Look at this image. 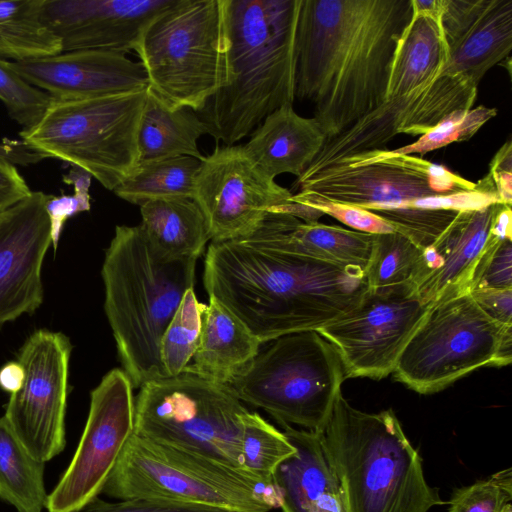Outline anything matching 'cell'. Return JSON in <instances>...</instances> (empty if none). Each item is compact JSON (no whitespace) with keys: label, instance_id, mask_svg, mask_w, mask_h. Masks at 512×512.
Instances as JSON below:
<instances>
[{"label":"cell","instance_id":"6da1fadb","mask_svg":"<svg viewBox=\"0 0 512 512\" xmlns=\"http://www.w3.org/2000/svg\"><path fill=\"white\" fill-rule=\"evenodd\" d=\"M412 0H300L295 98L314 106L327 140L387 99Z\"/></svg>","mask_w":512,"mask_h":512},{"label":"cell","instance_id":"7a4b0ae2","mask_svg":"<svg viewBox=\"0 0 512 512\" xmlns=\"http://www.w3.org/2000/svg\"><path fill=\"white\" fill-rule=\"evenodd\" d=\"M203 283L261 343L317 331L354 309L368 289L360 268L290 251L264 221L247 237L209 245Z\"/></svg>","mask_w":512,"mask_h":512},{"label":"cell","instance_id":"3957f363","mask_svg":"<svg viewBox=\"0 0 512 512\" xmlns=\"http://www.w3.org/2000/svg\"><path fill=\"white\" fill-rule=\"evenodd\" d=\"M300 0H227L231 82L196 112L225 146L295 99Z\"/></svg>","mask_w":512,"mask_h":512},{"label":"cell","instance_id":"277c9868","mask_svg":"<svg viewBox=\"0 0 512 512\" xmlns=\"http://www.w3.org/2000/svg\"><path fill=\"white\" fill-rule=\"evenodd\" d=\"M195 269L196 260L159 258L139 225L116 226L101 270L104 310L134 388L167 378L161 338L185 292L194 287Z\"/></svg>","mask_w":512,"mask_h":512},{"label":"cell","instance_id":"5b68a950","mask_svg":"<svg viewBox=\"0 0 512 512\" xmlns=\"http://www.w3.org/2000/svg\"><path fill=\"white\" fill-rule=\"evenodd\" d=\"M322 436L347 512H428L445 504L392 409L364 412L341 392Z\"/></svg>","mask_w":512,"mask_h":512},{"label":"cell","instance_id":"8992f818","mask_svg":"<svg viewBox=\"0 0 512 512\" xmlns=\"http://www.w3.org/2000/svg\"><path fill=\"white\" fill-rule=\"evenodd\" d=\"M227 0H175L143 29L134 51L148 89L171 108L199 112L231 82Z\"/></svg>","mask_w":512,"mask_h":512},{"label":"cell","instance_id":"52a82bcc","mask_svg":"<svg viewBox=\"0 0 512 512\" xmlns=\"http://www.w3.org/2000/svg\"><path fill=\"white\" fill-rule=\"evenodd\" d=\"M102 493L118 500L160 499L232 512H270L279 507L275 485L248 471L135 433Z\"/></svg>","mask_w":512,"mask_h":512},{"label":"cell","instance_id":"ba28073f","mask_svg":"<svg viewBox=\"0 0 512 512\" xmlns=\"http://www.w3.org/2000/svg\"><path fill=\"white\" fill-rule=\"evenodd\" d=\"M345 379L337 350L309 330L270 341L229 386L281 426L322 432Z\"/></svg>","mask_w":512,"mask_h":512},{"label":"cell","instance_id":"9c48e42d","mask_svg":"<svg viewBox=\"0 0 512 512\" xmlns=\"http://www.w3.org/2000/svg\"><path fill=\"white\" fill-rule=\"evenodd\" d=\"M147 89L82 100L53 99L19 135L43 158L87 171L113 191L138 164L137 133Z\"/></svg>","mask_w":512,"mask_h":512},{"label":"cell","instance_id":"30bf717a","mask_svg":"<svg viewBox=\"0 0 512 512\" xmlns=\"http://www.w3.org/2000/svg\"><path fill=\"white\" fill-rule=\"evenodd\" d=\"M140 388L136 435L245 470L241 436L248 410L231 386L182 372Z\"/></svg>","mask_w":512,"mask_h":512},{"label":"cell","instance_id":"8fae6325","mask_svg":"<svg viewBox=\"0 0 512 512\" xmlns=\"http://www.w3.org/2000/svg\"><path fill=\"white\" fill-rule=\"evenodd\" d=\"M512 360V325L490 318L470 293L431 303L394 368L420 394L439 392L474 370Z\"/></svg>","mask_w":512,"mask_h":512},{"label":"cell","instance_id":"7c38bea8","mask_svg":"<svg viewBox=\"0 0 512 512\" xmlns=\"http://www.w3.org/2000/svg\"><path fill=\"white\" fill-rule=\"evenodd\" d=\"M298 191L372 212L411 208L421 198L472 190L476 183L414 155L375 149L297 178Z\"/></svg>","mask_w":512,"mask_h":512},{"label":"cell","instance_id":"4fadbf2b","mask_svg":"<svg viewBox=\"0 0 512 512\" xmlns=\"http://www.w3.org/2000/svg\"><path fill=\"white\" fill-rule=\"evenodd\" d=\"M430 305L412 283L368 287L354 309L317 332L337 350L345 378L379 380L394 371L400 353Z\"/></svg>","mask_w":512,"mask_h":512},{"label":"cell","instance_id":"5bb4252c","mask_svg":"<svg viewBox=\"0 0 512 512\" xmlns=\"http://www.w3.org/2000/svg\"><path fill=\"white\" fill-rule=\"evenodd\" d=\"M133 388L127 373L115 368L92 390L82 436L68 467L48 494V512H79L102 493L134 434Z\"/></svg>","mask_w":512,"mask_h":512},{"label":"cell","instance_id":"9a60e30c","mask_svg":"<svg viewBox=\"0 0 512 512\" xmlns=\"http://www.w3.org/2000/svg\"><path fill=\"white\" fill-rule=\"evenodd\" d=\"M72 345L60 332L38 330L24 343L18 362L21 388L12 393L4 418L26 450L48 462L66 447L65 415Z\"/></svg>","mask_w":512,"mask_h":512},{"label":"cell","instance_id":"2e32d148","mask_svg":"<svg viewBox=\"0 0 512 512\" xmlns=\"http://www.w3.org/2000/svg\"><path fill=\"white\" fill-rule=\"evenodd\" d=\"M292 195L256 166L243 145H217L201 161L192 199L204 214L212 242H224L254 233Z\"/></svg>","mask_w":512,"mask_h":512},{"label":"cell","instance_id":"e0dca14e","mask_svg":"<svg viewBox=\"0 0 512 512\" xmlns=\"http://www.w3.org/2000/svg\"><path fill=\"white\" fill-rule=\"evenodd\" d=\"M478 85L461 74L442 72L431 83L387 98L324 146L303 173L327 167L347 156L384 149L397 134L421 136L446 116L473 108Z\"/></svg>","mask_w":512,"mask_h":512},{"label":"cell","instance_id":"ac0fdd59","mask_svg":"<svg viewBox=\"0 0 512 512\" xmlns=\"http://www.w3.org/2000/svg\"><path fill=\"white\" fill-rule=\"evenodd\" d=\"M47 194L36 191L0 212V325L43 301L41 269L52 244Z\"/></svg>","mask_w":512,"mask_h":512},{"label":"cell","instance_id":"d6986e66","mask_svg":"<svg viewBox=\"0 0 512 512\" xmlns=\"http://www.w3.org/2000/svg\"><path fill=\"white\" fill-rule=\"evenodd\" d=\"M175 0H44L43 16L62 52L134 50L146 25Z\"/></svg>","mask_w":512,"mask_h":512},{"label":"cell","instance_id":"ffe728a7","mask_svg":"<svg viewBox=\"0 0 512 512\" xmlns=\"http://www.w3.org/2000/svg\"><path fill=\"white\" fill-rule=\"evenodd\" d=\"M8 66L30 85L56 100H82L138 92L148 88L140 62L123 53L78 50Z\"/></svg>","mask_w":512,"mask_h":512},{"label":"cell","instance_id":"44dd1931","mask_svg":"<svg viewBox=\"0 0 512 512\" xmlns=\"http://www.w3.org/2000/svg\"><path fill=\"white\" fill-rule=\"evenodd\" d=\"M440 25L449 49L445 73L478 85L489 69L509 58L512 0H443Z\"/></svg>","mask_w":512,"mask_h":512},{"label":"cell","instance_id":"7402d4cb","mask_svg":"<svg viewBox=\"0 0 512 512\" xmlns=\"http://www.w3.org/2000/svg\"><path fill=\"white\" fill-rule=\"evenodd\" d=\"M498 205L459 212L436 242L423 250L415 287L424 302L470 293L475 269L494 238L491 227Z\"/></svg>","mask_w":512,"mask_h":512},{"label":"cell","instance_id":"603a6c76","mask_svg":"<svg viewBox=\"0 0 512 512\" xmlns=\"http://www.w3.org/2000/svg\"><path fill=\"white\" fill-rule=\"evenodd\" d=\"M296 452L280 464L274 485L283 512H347L344 492L322 432L283 425Z\"/></svg>","mask_w":512,"mask_h":512},{"label":"cell","instance_id":"cb8c5ba5","mask_svg":"<svg viewBox=\"0 0 512 512\" xmlns=\"http://www.w3.org/2000/svg\"><path fill=\"white\" fill-rule=\"evenodd\" d=\"M326 141L315 118L302 117L293 104H285L253 130L243 148L256 166L275 180L283 173L300 177Z\"/></svg>","mask_w":512,"mask_h":512},{"label":"cell","instance_id":"d4e9b609","mask_svg":"<svg viewBox=\"0 0 512 512\" xmlns=\"http://www.w3.org/2000/svg\"><path fill=\"white\" fill-rule=\"evenodd\" d=\"M260 340L214 296H209L199 347L183 372L230 385L257 356Z\"/></svg>","mask_w":512,"mask_h":512},{"label":"cell","instance_id":"484cf974","mask_svg":"<svg viewBox=\"0 0 512 512\" xmlns=\"http://www.w3.org/2000/svg\"><path fill=\"white\" fill-rule=\"evenodd\" d=\"M264 223L273 238L290 251L365 271L374 234L319 222L305 223L282 212L269 213Z\"/></svg>","mask_w":512,"mask_h":512},{"label":"cell","instance_id":"4316f807","mask_svg":"<svg viewBox=\"0 0 512 512\" xmlns=\"http://www.w3.org/2000/svg\"><path fill=\"white\" fill-rule=\"evenodd\" d=\"M140 212L145 238L165 261H197L211 240L204 214L193 199L150 200L140 206Z\"/></svg>","mask_w":512,"mask_h":512},{"label":"cell","instance_id":"83f0119b","mask_svg":"<svg viewBox=\"0 0 512 512\" xmlns=\"http://www.w3.org/2000/svg\"><path fill=\"white\" fill-rule=\"evenodd\" d=\"M448 60L449 49L440 19L413 9L393 56L387 98L431 83L443 72Z\"/></svg>","mask_w":512,"mask_h":512},{"label":"cell","instance_id":"f1b7e54d","mask_svg":"<svg viewBox=\"0 0 512 512\" xmlns=\"http://www.w3.org/2000/svg\"><path fill=\"white\" fill-rule=\"evenodd\" d=\"M206 124L189 108H171L147 88L138 133V163L179 156L203 160L198 140Z\"/></svg>","mask_w":512,"mask_h":512},{"label":"cell","instance_id":"f546056e","mask_svg":"<svg viewBox=\"0 0 512 512\" xmlns=\"http://www.w3.org/2000/svg\"><path fill=\"white\" fill-rule=\"evenodd\" d=\"M44 0H0V59L18 62L62 52L43 16Z\"/></svg>","mask_w":512,"mask_h":512},{"label":"cell","instance_id":"4dcf8cb0","mask_svg":"<svg viewBox=\"0 0 512 512\" xmlns=\"http://www.w3.org/2000/svg\"><path fill=\"white\" fill-rule=\"evenodd\" d=\"M45 463L34 458L0 417V499L17 512H43Z\"/></svg>","mask_w":512,"mask_h":512},{"label":"cell","instance_id":"1f68e13d","mask_svg":"<svg viewBox=\"0 0 512 512\" xmlns=\"http://www.w3.org/2000/svg\"><path fill=\"white\" fill-rule=\"evenodd\" d=\"M200 164L201 160L190 156L140 162L113 192L139 206L161 198L192 199Z\"/></svg>","mask_w":512,"mask_h":512},{"label":"cell","instance_id":"d6a6232c","mask_svg":"<svg viewBox=\"0 0 512 512\" xmlns=\"http://www.w3.org/2000/svg\"><path fill=\"white\" fill-rule=\"evenodd\" d=\"M423 250L394 231L374 234L364 274L369 288H385L415 282L420 274Z\"/></svg>","mask_w":512,"mask_h":512},{"label":"cell","instance_id":"836d02e7","mask_svg":"<svg viewBox=\"0 0 512 512\" xmlns=\"http://www.w3.org/2000/svg\"><path fill=\"white\" fill-rule=\"evenodd\" d=\"M296 448L284 434L258 413L247 411L242 418L241 458L243 468L268 485L274 474Z\"/></svg>","mask_w":512,"mask_h":512},{"label":"cell","instance_id":"e575fe53","mask_svg":"<svg viewBox=\"0 0 512 512\" xmlns=\"http://www.w3.org/2000/svg\"><path fill=\"white\" fill-rule=\"evenodd\" d=\"M206 305L189 288L168 324L160 342V359L166 377L181 374L196 353Z\"/></svg>","mask_w":512,"mask_h":512},{"label":"cell","instance_id":"d590c367","mask_svg":"<svg viewBox=\"0 0 512 512\" xmlns=\"http://www.w3.org/2000/svg\"><path fill=\"white\" fill-rule=\"evenodd\" d=\"M496 115V108L483 105L467 110H458L446 116L434 128L421 135L417 141L397 149L384 148L383 150L387 155H424L453 142L472 138L485 123Z\"/></svg>","mask_w":512,"mask_h":512},{"label":"cell","instance_id":"8d00e7d4","mask_svg":"<svg viewBox=\"0 0 512 512\" xmlns=\"http://www.w3.org/2000/svg\"><path fill=\"white\" fill-rule=\"evenodd\" d=\"M0 100L10 118L27 130L40 121L53 98L27 83L7 60L0 59Z\"/></svg>","mask_w":512,"mask_h":512},{"label":"cell","instance_id":"74e56055","mask_svg":"<svg viewBox=\"0 0 512 512\" xmlns=\"http://www.w3.org/2000/svg\"><path fill=\"white\" fill-rule=\"evenodd\" d=\"M512 469L454 491L448 512H512Z\"/></svg>","mask_w":512,"mask_h":512},{"label":"cell","instance_id":"f35d334b","mask_svg":"<svg viewBox=\"0 0 512 512\" xmlns=\"http://www.w3.org/2000/svg\"><path fill=\"white\" fill-rule=\"evenodd\" d=\"M374 213L388 221L396 232L406 236L424 250L436 242L459 212L406 208L381 210Z\"/></svg>","mask_w":512,"mask_h":512},{"label":"cell","instance_id":"ab89813d","mask_svg":"<svg viewBox=\"0 0 512 512\" xmlns=\"http://www.w3.org/2000/svg\"><path fill=\"white\" fill-rule=\"evenodd\" d=\"M91 179L92 176L87 171L72 166L68 174L64 175L63 181L66 184L73 185L74 194L47 196L45 210L50 221L51 238L54 249L58 246L65 222L80 212L90 210L89 188Z\"/></svg>","mask_w":512,"mask_h":512},{"label":"cell","instance_id":"60d3db41","mask_svg":"<svg viewBox=\"0 0 512 512\" xmlns=\"http://www.w3.org/2000/svg\"><path fill=\"white\" fill-rule=\"evenodd\" d=\"M291 201L307 205L319 210L324 215L332 216L355 231L382 234L394 232V227L385 219L372 211L331 201L309 191H298Z\"/></svg>","mask_w":512,"mask_h":512},{"label":"cell","instance_id":"b9f144b4","mask_svg":"<svg viewBox=\"0 0 512 512\" xmlns=\"http://www.w3.org/2000/svg\"><path fill=\"white\" fill-rule=\"evenodd\" d=\"M475 289H512V239L494 236L475 269L470 292Z\"/></svg>","mask_w":512,"mask_h":512},{"label":"cell","instance_id":"7bdbcfd3","mask_svg":"<svg viewBox=\"0 0 512 512\" xmlns=\"http://www.w3.org/2000/svg\"><path fill=\"white\" fill-rule=\"evenodd\" d=\"M79 512H232L209 506L160 499H126L108 502L95 498Z\"/></svg>","mask_w":512,"mask_h":512},{"label":"cell","instance_id":"ee69618b","mask_svg":"<svg viewBox=\"0 0 512 512\" xmlns=\"http://www.w3.org/2000/svg\"><path fill=\"white\" fill-rule=\"evenodd\" d=\"M470 295L490 318L512 325V289H475Z\"/></svg>","mask_w":512,"mask_h":512},{"label":"cell","instance_id":"f6af8a7d","mask_svg":"<svg viewBox=\"0 0 512 512\" xmlns=\"http://www.w3.org/2000/svg\"><path fill=\"white\" fill-rule=\"evenodd\" d=\"M31 192L17 168L0 161V212L26 198Z\"/></svg>","mask_w":512,"mask_h":512},{"label":"cell","instance_id":"bcb514c9","mask_svg":"<svg viewBox=\"0 0 512 512\" xmlns=\"http://www.w3.org/2000/svg\"><path fill=\"white\" fill-rule=\"evenodd\" d=\"M43 156L26 145L22 140L4 139L0 143V161L12 165L28 166L43 160Z\"/></svg>","mask_w":512,"mask_h":512},{"label":"cell","instance_id":"7dc6e473","mask_svg":"<svg viewBox=\"0 0 512 512\" xmlns=\"http://www.w3.org/2000/svg\"><path fill=\"white\" fill-rule=\"evenodd\" d=\"M24 381V370L17 362H8L0 369V387L7 392L15 393Z\"/></svg>","mask_w":512,"mask_h":512},{"label":"cell","instance_id":"c3c4849f","mask_svg":"<svg viewBox=\"0 0 512 512\" xmlns=\"http://www.w3.org/2000/svg\"><path fill=\"white\" fill-rule=\"evenodd\" d=\"M494 171L512 172V143L510 139L501 146L492 158L489 172Z\"/></svg>","mask_w":512,"mask_h":512}]
</instances>
